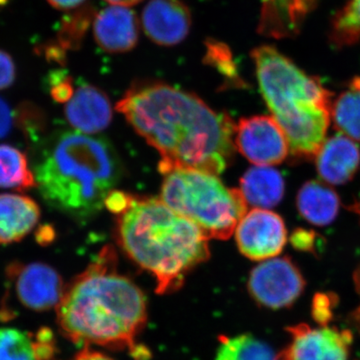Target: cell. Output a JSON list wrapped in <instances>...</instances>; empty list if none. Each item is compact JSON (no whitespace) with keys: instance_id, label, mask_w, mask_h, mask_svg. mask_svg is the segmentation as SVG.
I'll list each match as a JSON object with an SVG mask.
<instances>
[{"instance_id":"1","label":"cell","mask_w":360,"mask_h":360,"mask_svg":"<svg viewBox=\"0 0 360 360\" xmlns=\"http://www.w3.org/2000/svg\"><path fill=\"white\" fill-rule=\"evenodd\" d=\"M135 131L160 153V172L194 169L220 174L231 165L236 125L191 92L137 84L116 104Z\"/></svg>"},{"instance_id":"2","label":"cell","mask_w":360,"mask_h":360,"mask_svg":"<svg viewBox=\"0 0 360 360\" xmlns=\"http://www.w3.org/2000/svg\"><path fill=\"white\" fill-rule=\"evenodd\" d=\"M56 316L61 333L75 345L127 349L136 360L149 356L136 340L148 321L146 295L117 271V258L111 248H104L65 286Z\"/></svg>"},{"instance_id":"3","label":"cell","mask_w":360,"mask_h":360,"mask_svg":"<svg viewBox=\"0 0 360 360\" xmlns=\"http://www.w3.org/2000/svg\"><path fill=\"white\" fill-rule=\"evenodd\" d=\"M33 172L47 205L87 221L105 205L122 179V167L108 139L65 130L49 139Z\"/></svg>"},{"instance_id":"4","label":"cell","mask_w":360,"mask_h":360,"mask_svg":"<svg viewBox=\"0 0 360 360\" xmlns=\"http://www.w3.org/2000/svg\"><path fill=\"white\" fill-rule=\"evenodd\" d=\"M116 234L125 255L155 277L160 295L181 288L210 255L205 232L156 198H131L118 213Z\"/></svg>"},{"instance_id":"5","label":"cell","mask_w":360,"mask_h":360,"mask_svg":"<svg viewBox=\"0 0 360 360\" xmlns=\"http://www.w3.org/2000/svg\"><path fill=\"white\" fill-rule=\"evenodd\" d=\"M250 56L262 96L286 135L290 155L314 160L330 125L333 94L274 45L255 47Z\"/></svg>"},{"instance_id":"6","label":"cell","mask_w":360,"mask_h":360,"mask_svg":"<svg viewBox=\"0 0 360 360\" xmlns=\"http://www.w3.org/2000/svg\"><path fill=\"white\" fill-rule=\"evenodd\" d=\"M161 200L205 232L208 238L225 240L248 212L240 191L227 188L215 174L175 169L165 174Z\"/></svg>"},{"instance_id":"7","label":"cell","mask_w":360,"mask_h":360,"mask_svg":"<svg viewBox=\"0 0 360 360\" xmlns=\"http://www.w3.org/2000/svg\"><path fill=\"white\" fill-rule=\"evenodd\" d=\"M304 277L288 257L264 260L251 270L248 290L259 304L279 309L290 307L302 295Z\"/></svg>"},{"instance_id":"8","label":"cell","mask_w":360,"mask_h":360,"mask_svg":"<svg viewBox=\"0 0 360 360\" xmlns=\"http://www.w3.org/2000/svg\"><path fill=\"white\" fill-rule=\"evenodd\" d=\"M234 144L257 167L281 165L290 155L286 135L271 115L241 118L236 127Z\"/></svg>"},{"instance_id":"9","label":"cell","mask_w":360,"mask_h":360,"mask_svg":"<svg viewBox=\"0 0 360 360\" xmlns=\"http://www.w3.org/2000/svg\"><path fill=\"white\" fill-rule=\"evenodd\" d=\"M236 239L245 257L264 262L281 255L288 241V229L281 215L253 208L238 222Z\"/></svg>"},{"instance_id":"10","label":"cell","mask_w":360,"mask_h":360,"mask_svg":"<svg viewBox=\"0 0 360 360\" xmlns=\"http://www.w3.org/2000/svg\"><path fill=\"white\" fill-rule=\"evenodd\" d=\"M7 276L13 283L18 302L32 311L44 312L58 307L65 292L60 274L42 262L11 264Z\"/></svg>"},{"instance_id":"11","label":"cell","mask_w":360,"mask_h":360,"mask_svg":"<svg viewBox=\"0 0 360 360\" xmlns=\"http://www.w3.org/2000/svg\"><path fill=\"white\" fill-rule=\"evenodd\" d=\"M290 345L277 360H348L352 335L338 328H310L305 323L288 328Z\"/></svg>"},{"instance_id":"12","label":"cell","mask_w":360,"mask_h":360,"mask_svg":"<svg viewBox=\"0 0 360 360\" xmlns=\"http://www.w3.org/2000/svg\"><path fill=\"white\" fill-rule=\"evenodd\" d=\"M149 39L161 46H174L188 37L191 13L181 0H150L141 15Z\"/></svg>"},{"instance_id":"13","label":"cell","mask_w":360,"mask_h":360,"mask_svg":"<svg viewBox=\"0 0 360 360\" xmlns=\"http://www.w3.org/2000/svg\"><path fill=\"white\" fill-rule=\"evenodd\" d=\"M322 181L342 186L354 179L360 167V149L349 137L338 134L326 139L314 158Z\"/></svg>"},{"instance_id":"14","label":"cell","mask_w":360,"mask_h":360,"mask_svg":"<svg viewBox=\"0 0 360 360\" xmlns=\"http://www.w3.org/2000/svg\"><path fill=\"white\" fill-rule=\"evenodd\" d=\"M96 44L110 53L132 51L139 41V22L131 9L111 6L97 13L94 21Z\"/></svg>"},{"instance_id":"15","label":"cell","mask_w":360,"mask_h":360,"mask_svg":"<svg viewBox=\"0 0 360 360\" xmlns=\"http://www.w3.org/2000/svg\"><path fill=\"white\" fill-rule=\"evenodd\" d=\"M66 120L77 131L94 134L105 129L112 118L110 101L103 90L90 84L78 87L65 108Z\"/></svg>"},{"instance_id":"16","label":"cell","mask_w":360,"mask_h":360,"mask_svg":"<svg viewBox=\"0 0 360 360\" xmlns=\"http://www.w3.org/2000/svg\"><path fill=\"white\" fill-rule=\"evenodd\" d=\"M316 6L317 0H262L258 32L276 39H293Z\"/></svg>"},{"instance_id":"17","label":"cell","mask_w":360,"mask_h":360,"mask_svg":"<svg viewBox=\"0 0 360 360\" xmlns=\"http://www.w3.org/2000/svg\"><path fill=\"white\" fill-rule=\"evenodd\" d=\"M40 219L39 205L27 195L0 194V245L18 243Z\"/></svg>"},{"instance_id":"18","label":"cell","mask_w":360,"mask_h":360,"mask_svg":"<svg viewBox=\"0 0 360 360\" xmlns=\"http://www.w3.org/2000/svg\"><path fill=\"white\" fill-rule=\"evenodd\" d=\"M296 208L302 219L315 226H328L338 217L340 198L328 184L317 180L305 182L296 195Z\"/></svg>"},{"instance_id":"19","label":"cell","mask_w":360,"mask_h":360,"mask_svg":"<svg viewBox=\"0 0 360 360\" xmlns=\"http://www.w3.org/2000/svg\"><path fill=\"white\" fill-rule=\"evenodd\" d=\"M240 187L246 203L262 210L279 205L285 193L283 174L270 167L250 168L241 177Z\"/></svg>"},{"instance_id":"20","label":"cell","mask_w":360,"mask_h":360,"mask_svg":"<svg viewBox=\"0 0 360 360\" xmlns=\"http://www.w3.org/2000/svg\"><path fill=\"white\" fill-rule=\"evenodd\" d=\"M331 122L338 134L360 141V77L352 78L333 101Z\"/></svg>"},{"instance_id":"21","label":"cell","mask_w":360,"mask_h":360,"mask_svg":"<svg viewBox=\"0 0 360 360\" xmlns=\"http://www.w3.org/2000/svg\"><path fill=\"white\" fill-rule=\"evenodd\" d=\"M34 187L37 180L25 153L13 146L0 144V188L26 191Z\"/></svg>"},{"instance_id":"22","label":"cell","mask_w":360,"mask_h":360,"mask_svg":"<svg viewBox=\"0 0 360 360\" xmlns=\"http://www.w3.org/2000/svg\"><path fill=\"white\" fill-rule=\"evenodd\" d=\"M215 360H277L274 349L250 335H240L219 338Z\"/></svg>"},{"instance_id":"23","label":"cell","mask_w":360,"mask_h":360,"mask_svg":"<svg viewBox=\"0 0 360 360\" xmlns=\"http://www.w3.org/2000/svg\"><path fill=\"white\" fill-rule=\"evenodd\" d=\"M329 42L336 49L360 42V0H348L333 15L328 32Z\"/></svg>"},{"instance_id":"24","label":"cell","mask_w":360,"mask_h":360,"mask_svg":"<svg viewBox=\"0 0 360 360\" xmlns=\"http://www.w3.org/2000/svg\"><path fill=\"white\" fill-rule=\"evenodd\" d=\"M94 11L89 6L73 11L65 16L60 23L58 33V44L65 52L79 49L85 33L92 20Z\"/></svg>"},{"instance_id":"25","label":"cell","mask_w":360,"mask_h":360,"mask_svg":"<svg viewBox=\"0 0 360 360\" xmlns=\"http://www.w3.org/2000/svg\"><path fill=\"white\" fill-rule=\"evenodd\" d=\"M0 360H37L32 338L20 329L0 328Z\"/></svg>"},{"instance_id":"26","label":"cell","mask_w":360,"mask_h":360,"mask_svg":"<svg viewBox=\"0 0 360 360\" xmlns=\"http://www.w3.org/2000/svg\"><path fill=\"white\" fill-rule=\"evenodd\" d=\"M205 44V58L208 65L217 68L224 77L232 78L233 82H239L238 70L234 65L231 49L217 40H208Z\"/></svg>"},{"instance_id":"27","label":"cell","mask_w":360,"mask_h":360,"mask_svg":"<svg viewBox=\"0 0 360 360\" xmlns=\"http://www.w3.org/2000/svg\"><path fill=\"white\" fill-rule=\"evenodd\" d=\"M51 80V94L52 98L58 103H68L73 94L72 80L65 73L56 72L49 77Z\"/></svg>"},{"instance_id":"28","label":"cell","mask_w":360,"mask_h":360,"mask_svg":"<svg viewBox=\"0 0 360 360\" xmlns=\"http://www.w3.org/2000/svg\"><path fill=\"white\" fill-rule=\"evenodd\" d=\"M32 342L37 360H51L56 354V341L51 329H40Z\"/></svg>"},{"instance_id":"29","label":"cell","mask_w":360,"mask_h":360,"mask_svg":"<svg viewBox=\"0 0 360 360\" xmlns=\"http://www.w3.org/2000/svg\"><path fill=\"white\" fill-rule=\"evenodd\" d=\"M319 238L321 236H317L314 231L297 229L290 236V243L295 250L315 253V248H316V243H319Z\"/></svg>"},{"instance_id":"30","label":"cell","mask_w":360,"mask_h":360,"mask_svg":"<svg viewBox=\"0 0 360 360\" xmlns=\"http://www.w3.org/2000/svg\"><path fill=\"white\" fill-rule=\"evenodd\" d=\"M16 78V68L13 56L0 49V90L8 89Z\"/></svg>"},{"instance_id":"31","label":"cell","mask_w":360,"mask_h":360,"mask_svg":"<svg viewBox=\"0 0 360 360\" xmlns=\"http://www.w3.org/2000/svg\"><path fill=\"white\" fill-rule=\"evenodd\" d=\"M13 125V113L9 104L0 97V139L11 132Z\"/></svg>"},{"instance_id":"32","label":"cell","mask_w":360,"mask_h":360,"mask_svg":"<svg viewBox=\"0 0 360 360\" xmlns=\"http://www.w3.org/2000/svg\"><path fill=\"white\" fill-rule=\"evenodd\" d=\"M53 8L58 11H73L79 8L84 4L85 0H47Z\"/></svg>"},{"instance_id":"33","label":"cell","mask_w":360,"mask_h":360,"mask_svg":"<svg viewBox=\"0 0 360 360\" xmlns=\"http://www.w3.org/2000/svg\"><path fill=\"white\" fill-rule=\"evenodd\" d=\"M73 360H113L108 355L101 354L96 350L90 349L89 347H84V350L79 352Z\"/></svg>"},{"instance_id":"34","label":"cell","mask_w":360,"mask_h":360,"mask_svg":"<svg viewBox=\"0 0 360 360\" xmlns=\"http://www.w3.org/2000/svg\"><path fill=\"white\" fill-rule=\"evenodd\" d=\"M54 238V231H51L49 226L44 227V229H40L39 233H37V240L39 241V243L44 245V243H49Z\"/></svg>"},{"instance_id":"35","label":"cell","mask_w":360,"mask_h":360,"mask_svg":"<svg viewBox=\"0 0 360 360\" xmlns=\"http://www.w3.org/2000/svg\"><path fill=\"white\" fill-rule=\"evenodd\" d=\"M111 6H130L139 4L142 0H105Z\"/></svg>"},{"instance_id":"36","label":"cell","mask_w":360,"mask_h":360,"mask_svg":"<svg viewBox=\"0 0 360 360\" xmlns=\"http://www.w3.org/2000/svg\"><path fill=\"white\" fill-rule=\"evenodd\" d=\"M349 210L360 217V198L359 201H356V202L350 206Z\"/></svg>"},{"instance_id":"37","label":"cell","mask_w":360,"mask_h":360,"mask_svg":"<svg viewBox=\"0 0 360 360\" xmlns=\"http://www.w3.org/2000/svg\"><path fill=\"white\" fill-rule=\"evenodd\" d=\"M7 1H8V0H0V6H4V4H6Z\"/></svg>"}]
</instances>
